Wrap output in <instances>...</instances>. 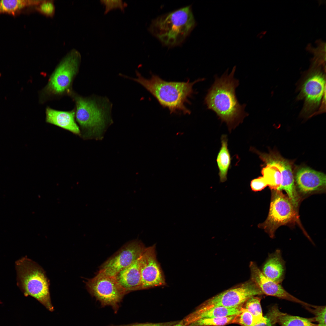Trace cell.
<instances>
[{"label":"cell","mask_w":326,"mask_h":326,"mask_svg":"<svg viewBox=\"0 0 326 326\" xmlns=\"http://www.w3.org/2000/svg\"><path fill=\"white\" fill-rule=\"evenodd\" d=\"M136 77L121 76L138 83L152 95L163 107L168 108L171 113L181 112L190 114V110L186 106L189 98L194 93L193 86L196 83L203 81L200 78L193 82H168L158 76L152 75L149 79L142 76L136 71Z\"/></svg>","instance_id":"obj_2"},{"label":"cell","mask_w":326,"mask_h":326,"mask_svg":"<svg viewBox=\"0 0 326 326\" xmlns=\"http://www.w3.org/2000/svg\"><path fill=\"white\" fill-rule=\"evenodd\" d=\"M86 289L90 294L101 303L102 306H111L116 312L125 291L114 276L98 272L94 277L85 282Z\"/></svg>","instance_id":"obj_8"},{"label":"cell","mask_w":326,"mask_h":326,"mask_svg":"<svg viewBox=\"0 0 326 326\" xmlns=\"http://www.w3.org/2000/svg\"><path fill=\"white\" fill-rule=\"evenodd\" d=\"M146 248L141 241L137 239L127 242L100 266L98 272L115 276L121 270L139 258Z\"/></svg>","instance_id":"obj_10"},{"label":"cell","mask_w":326,"mask_h":326,"mask_svg":"<svg viewBox=\"0 0 326 326\" xmlns=\"http://www.w3.org/2000/svg\"><path fill=\"white\" fill-rule=\"evenodd\" d=\"M260 299L253 296L248 299L245 302L244 308L256 318L260 319L263 318Z\"/></svg>","instance_id":"obj_26"},{"label":"cell","mask_w":326,"mask_h":326,"mask_svg":"<svg viewBox=\"0 0 326 326\" xmlns=\"http://www.w3.org/2000/svg\"><path fill=\"white\" fill-rule=\"evenodd\" d=\"M281 312L277 306L274 305L269 310L263 320L253 326H274Z\"/></svg>","instance_id":"obj_27"},{"label":"cell","mask_w":326,"mask_h":326,"mask_svg":"<svg viewBox=\"0 0 326 326\" xmlns=\"http://www.w3.org/2000/svg\"><path fill=\"white\" fill-rule=\"evenodd\" d=\"M141 290L165 286L163 273L157 260L155 245L146 248L140 259Z\"/></svg>","instance_id":"obj_12"},{"label":"cell","mask_w":326,"mask_h":326,"mask_svg":"<svg viewBox=\"0 0 326 326\" xmlns=\"http://www.w3.org/2000/svg\"><path fill=\"white\" fill-rule=\"evenodd\" d=\"M263 176L272 190H277L281 185L282 177L280 171L276 168L266 165L261 171Z\"/></svg>","instance_id":"obj_23"},{"label":"cell","mask_w":326,"mask_h":326,"mask_svg":"<svg viewBox=\"0 0 326 326\" xmlns=\"http://www.w3.org/2000/svg\"><path fill=\"white\" fill-rule=\"evenodd\" d=\"M100 1L101 3L105 7V14L115 9H119L122 11H124L125 8L127 5L126 3L121 0H103Z\"/></svg>","instance_id":"obj_30"},{"label":"cell","mask_w":326,"mask_h":326,"mask_svg":"<svg viewBox=\"0 0 326 326\" xmlns=\"http://www.w3.org/2000/svg\"><path fill=\"white\" fill-rule=\"evenodd\" d=\"M221 144V146L217 155L216 161L219 170L220 181L224 182L227 180L228 172L231 163L230 155L228 147L227 135L222 136Z\"/></svg>","instance_id":"obj_20"},{"label":"cell","mask_w":326,"mask_h":326,"mask_svg":"<svg viewBox=\"0 0 326 326\" xmlns=\"http://www.w3.org/2000/svg\"><path fill=\"white\" fill-rule=\"evenodd\" d=\"M170 326H187L186 323H184V321H180L177 323L174 324L173 325H171Z\"/></svg>","instance_id":"obj_33"},{"label":"cell","mask_w":326,"mask_h":326,"mask_svg":"<svg viewBox=\"0 0 326 326\" xmlns=\"http://www.w3.org/2000/svg\"><path fill=\"white\" fill-rule=\"evenodd\" d=\"M46 121L76 134H79L80 131L75 120V112L57 110L48 107L46 108Z\"/></svg>","instance_id":"obj_17"},{"label":"cell","mask_w":326,"mask_h":326,"mask_svg":"<svg viewBox=\"0 0 326 326\" xmlns=\"http://www.w3.org/2000/svg\"><path fill=\"white\" fill-rule=\"evenodd\" d=\"M250 185L251 190L255 192L261 191L268 186L267 182L263 176L252 180Z\"/></svg>","instance_id":"obj_31"},{"label":"cell","mask_w":326,"mask_h":326,"mask_svg":"<svg viewBox=\"0 0 326 326\" xmlns=\"http://www.w3.org/2000/svg\"><path fill=\"white\" fill-rule=\"evenodd\" d=\"M195 25L189 6L157 17L152 21L149 30L162 43L172 46L182 43Z\"/></svg>","instance_id":"obj_3"},{"label":"cell","mask_w":326,"mask_h":326,"mask_svg":"<svg viewBox=\"0 0 326 326\" xmlns=\"http://www.w3.org/2000/svg\"><path fill=\"white\" fill-rule=\"evenodd\" d=\"M15 267L17 285L24 296L34 298L49 311H53L49 280L42 268L27 256L17 261Z\"/></svg>","instance_id":"obj_5"},{"label":"cell","mask_w":326,"mask_h":326,"mask_svg":"<svg viewBox=\"0 0 326 326\" xmlns=\"http://www.w3.org/2000/svg\"><path fill=\"white\" fill-rule=\"evenodd\" d=\"M251 281L263 294L300 304L306 308L311 306L293 296L280 285L269 279L263 274L256 264L251 262L250 264Z\"/></svg>","instance_id":"obj_15"},{"label":"cell","mask_w":326,"mask_h":326,"mask_svg":"<svg viewBox=\"0 0 326 326\" xmlns=\"http://www.w3.org/2000/svg\"><path fill=\"white\" fill-rule=\"evenodd\" d=\"M41 0H2L0 1V14H6L15 16L27 8L35 7Z\"/></svg>","instance_id":"obj_19"},{"label":"cell","mask_w":326,"mask_h":326,"mask_svg":"<svg viewBox=\"0 0 326 326\" xmlns=\"http://www.w3.org/2000/svg\"><path fill=\"white\" fill-rule=\"evenodd\" d=\"M261 271L269 279L280 284L282 282L285 276V267L280 250H277L269 255Z\"/></svg>","instance_id":"obj_18"},{"label":"cell","mask_w":326,"mask_h":326,"mask_svg":"<svg viewBox=\"0 0 326 326\" xmlns=\"http://www.w3.org/2000/svg\"><path fill=\"white\" fill-rule=\"evenodd\" d=\"M34 7L36 11L46 17L52 18L55 14V7L53 0H42Z\"/></svg>","instance_id":"obj_28"},{"label":"cell","mask_w":326,"mask_h":326,"mask_svg":"<svg viewBox=\"0 0 326 326\" xmlns=\"http://www.w3.org/2000/svg\"><path fill=\"white\" fill-rule=\"evenodd\" d=\"M297 211L287 196L281 190H272L268 216L258 227L273 238L276 230L280 226L292 225L296 222H299Z\"/></svg>","instance_id":"obj_6"},{"label":"cell","mask_w":326,"mask_h":326,"mask_svg":"<svg viewBox=\"0 0 326 326\" xmlns=\"http://www.w3.org/2000/svg\"><path fill=\"white\" fill-rule=\"evenodd\" d=\"M235 66L229 74L227 70L220 77H214V83L204 98L207 108L214 112L222 122L226 123L229 131L241 123L249 114L245 111L246 104H241L235 93L239 84L234 77Z\"/></svg>","instance_id":"obj_1"},{"label":"cell","mask_w":326,"mask_h":326,"mask_svg":"<svg viewBox=\"0 0 326 326\" xmlns=\"http://www.w3.org/2000/svg\"><path fill=\"white\" fill-rule=\"evenodd\" d=\"M141 257L121 270L115 276L126 294L133 291L141 290L140 269Z\"/></svg>","instance_id":"obj_16"},{"label":"cell","mask_w":326,"mask_h":326,"mask_svg":"<svg viewBox=\"0 0 326 326\" xmlns=\"http://www.w3.org/2000/svg\"><path fill=\"white\" fill-rule=\"evenodd\" d=\"M263 294L261 290L251 280L212 297L202 304L197 311L217 306L235 308L242 306L251 297Z\"/></svg>","instance_id":"obj_9"},{"label":"cell","mask_w":326,"mask_h":326,"mask_svg":"<svg viewBox=\"0 0 326 326\" xmlns=\"http://www.w3.org/2000/svg\"><path fill=\"white\" fill-rule=\"evenodd\" d=\"M264 318L262 319L256 318L242 306L240 313L235 316L232 323L238 324L241 326H253L262 321Z\"/></svg>","instance_id":"obj_25"},{"label":"cell","mask_w":326,"mask_h":326,"mask_svg":"<svg viewBox=\"0 0 326 326\" xmlns=\"http://www.w3.org/2000/svg\"><path fill=\"white\" fill-rule=\"evenodd\" d=\"M251 150L258 154L266 165L275 167L280 171L281 175L282 181L281 185L277 190H285L287 195L291 200H297L299 195L290 162L275 152L267 154L260 152L254 148H252Z\"/></svg>","instance_id":"obj_13"},{"label":"cell","mask_w":326,"mask_h":326,"mask_svg":"<svg viewBox=\"0 0 326 326\" xmlns=\"http://www.w3.org/2000/svg\"><path fill=\"white\" fill-rule=\"evenodd\" d=\"M81 59L80 53L75 49L68 53L51 76L43 91L45 94L54 96L70 93L72 80L78 70Z\"/></svg>","instance_id":"obj_7"},{"label":"cell","mask_w":326,"mask_h":326,"mask_svg":"<svg viewBox=\"0 0 326 326\" xmlns=\"http://www.w3.org/2000/svg\"><path fill=\"white\" fill-rule=\"evenodd\" d=\"M242 306L235 308L217 306L201 311H196L193 314V318L191 319V321L199 319L222 317L236 315L240 313Z\"/></svg>","instance_id":"obj_21"},{"label":"cell","mask_w":326,"mask_h":326,"mask_svg":"<svg viewBox=\"0 0 326 326\" xmlns=\"http://www.w3.org/2000/svg\"><path fill=\"white\" fill-rule=\"evenodd\" d=\"M75 116L78 122L91 136L100 138L107 127L112 122V105L106 97L75 96Z\"/></svg>","instance_id":"obj_4"},{"label":"cell","mask_w":326,"mask_h":326,"mask_svg":"<svg viewBox=\"0 0 326 326\" xmlns=\"http://www.w3.org/2000/svg\"><path fill=\"white\" fill-rule=\"evenodd\" d=\"M311 319L291 315L281 312L277 321L280 326H318Z\"/></svg>","instance_id":"obj_22"},{"label":"cell","mask_w":326,"mask_h":326,"mask_svg":"<svg viewBox=\"0 0 326 326\" xmlns=\"http://www.w3.org/2000/svg\"><path fill=\"white\" fill-rule=\"evenodd\" d=\"M171 324L166 323H138L120 325L110 326H170Z\"/></svg>","instance_id":"obj_32"},{"label":"cell","mask_w":326,"mask_h":326,"mask_svg":"<svg viewBox=\"0 0 326 326\" xmlns=\"http://www.w3.org/2000/svg\"><path fill=\"white\" fill-rule=\"evenodd\" d=\"M302 83L300 95L304 98L303 112L309 114L319 106L322 99H325V80L323 73L319 69L311 70Z\"/></svg>","instance_id":"obj_11"},{"label":"cell","mask_w":326,"mask_h":326,"mask_svg":"<svg viewBox=\"0 0 326 326\" xmlns=\"http://www.w3.org/2000/svg\"><path fill=\"white\" fill-rule=\"evenodd\" d=\"M235 315L198 319L190 322L188 326H223L232 323Z\"/></svg>","instance_id":"obj_24"},{"label":"cell","mask_w":326,"mask_h":326,"mask_svg":"<svg viewBox=\"0 0 326 326\" xmlns=\"http://www.w3.org/2000/svg\"><path fill=\"white\" fill-rule=\"evenodd\" d=\"M313 308H308L315 315L312 319L318 323V326H326V307L313 305Z\"/></svg>","instance_id":"obj_29"},{"label":"cell","mask_w":326,"mask_h":326,"mask_svg":"<svg viewBox=\"0 0 326 326\" xmlns=\"http://www.w3.org/2000/svg\"><path fill=\"white\" fill-rule=\"evenodd\" d=\"M294 177L296 190L300 197L325 191L326 175L323 173L302 167L297 170Z\"/></svg>","instance_id":"obj_14"}]
</instances>
